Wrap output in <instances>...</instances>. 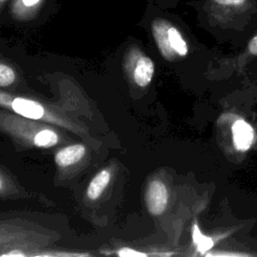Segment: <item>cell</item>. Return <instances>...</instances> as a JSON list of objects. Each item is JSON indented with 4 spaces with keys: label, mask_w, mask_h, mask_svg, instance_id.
Listing matches in <instances>:
<instances>
[{
    "label": "cell",
    "mask_w": 257,
    "mask_h": 257,
    "mask_svg": "<svg viewBox=\"0 0 257 257\" xmlns=\"http://www.w3.org/2000/svg\"><path fill=\"white\" fill-rule=\"evenodd\" d=\"M86 154V148L82 144H72L58 150L54 155V162L59 168H66L77 164Z\"/></svg>",
    "instance_id": "8"
},
{
    "label": "cell",
    "mask_w": 257,
    "mask_h": 257,
    "mask_svg": "<svg viewBox=\"0 0 257 257\" xmlns=\"http://www.w3.org/2000/svg\"><path fill=\"white\" fill-rule=\"evenodd\" d=\"M111 180V171L108 168L102 169L97 172L94 177L90 180L87 189H86V197L90 201L97 200L103 191L106 189Z\"/></svg>",
    "instance_id": "10"
},
{
    "label": "cell",
    "mask_w": 257,
    "mask_h": 257,
    "mask_svg": "<svg viewBox=\"0 0 257 257\" xmlns=\"http://www.w3.org/2000/svg\"><path fill=\"white\" fill-rule=\"evenodd\" d=\"M181 0H147L148 3L155 4L163 9H174L177 8Z\"/></svg>",
    "instance_id": "13"
},
{
    "label": "cell",
    "mask_w": 257,
    "mask_h": 257,
    "mask_svg": "<svg viewBox=\"0 0 257 257\" xmlns=\"http://www.w3.org/2000/svg\"><path fill=\"white\" fill-rule=\"evenodd\" d=\"M201 25L223 33H243L257 28V0H190Z\"/></svg>",
    "instance_id": "1"
},
{
    "label": "cell",
    "mask_w": 257,
    "mask_h": 257,
    "mask_svg": "<svg viewBox=\"0 0 257 257\" xmlns=\"http://www.w3.org/2000/svg\"><path fill=\"white\" fill-rule=\"evenodd\" d=\"M0 106L27 118L49 122L63 126L73 133H79V128L75 123L46 107L42 102L29 97L14 95L0 89Z\"/></svg>",
    "instance_id": "3"
},
{
    "label": "cell",
    "mask_w": 257,
    "mask_h": 257,
    "mask_svg": "<svg viewBox=\"0 0 257 257\" xmlns=\"http://www.w3.org/2000/svg\"><path fill=\"white\" fill-rule=\"evenodd\" d=\"M11 0H0V10H2L8 3H10Z\"/></svg>",
    "instance_id": "16"
},
{
    "label": "cell",
    "mask_w": 257,
    "mask_h": 257,
    "mask_svg": "<svg viewBox=\"0 0 257 257\" xmlns=\"http://www.w3.org/2000/svg\"><path fill=\"white\" fill-rule=\"evenodd\" d=\"M48 3V0H11L10 14L14 20L29 21L36 18Z\"/></svg>",
    "instance_id": "7"
},
{
    "label": "cell",
    "mask_w": 257,
    "mask_h": 257,
    "mask_svg": "<svg viewBox=\"0 0 257 257\" xmlns=\"http://www.w3.org/2000/svg\"><path fill=\"white\" fill-rule=\"evenodd\" d=\"M16 79V73L12 67L0 62V87H8L14 83Z\"/></svg>",
    "instance_id": "12"
},
{
    "label": "cell",
    "mask_w": 257,
    "mask_h": 257,
    "mask_svg": "<svg viewBox=\"0 0 257 257\" xmlns=\"http://www.w3.org/2000/svg\"><path fill=\"white\" fill-rule=\"evenodd\" d=\"M232 135L237 150L247 151L250 149L254 140V131L248 122L244 119H237L232 126Z\"/></svg>",
    "instance_id": "9"
},
{
    "label": "cell",
    "mask_w": 257,
    "mask_h": 257,
    "mask_svg": "<svg viewBox=\"0 0 257 257\" xmlns=\"http://www.w3.org/2000/svg\"><path fill=\"white\" fill-rule=\"evenodd\" d=\"M247 50L251 55L257 56V32L250 38L247 44Z\"/></svg>",
    "instance_id": "14"
},
{
    "label": "cell",
    "mask_w": 257,
    "mask_h": 257,
    "mask_svg": "<svg viewBox=\"0 0 257 257\" xmlns=\"http://www.w3.org/2000/svg\"><path fill=\"white\" fill-rule=\"evenodd\" d=\"M145 200L147 209L152 215H162L167 209L169 201L166 185L160 180H152L147 186Z\"/></svg>",
    "instance_id": "5"
},
{
    "label": "cell",
    "mask_w": 257,
    "mask_h": 257,
    "mask_svg": "<svg viewBox=\"0 0 257 257\" xmlns=\"http://www.w3.org/2000/svg\"><path fill=\"white\" fill-rule=\"evenodd\" d=\"M117 255L119 256H146L147 254L142 253V252H138L135 250H132L130 248H121L117 251Z\"/></svg>",
    "instance_id": "15"
},
{
    "label": "cell",
    "mask_w": 257,
    "mask_h": 257,
    "mask_svg": "<svg viewBox=\"0 0 257 257\" xmlns=\"http://www.w3.org/2000/svg\"><path fill=\"white\" fill-rule=\"evenodd\" d=\"M192 237H193V241L195 243V245L197 246V250L201 253L204 254L206 251L210 250L213 245L214 242L212 240V238L205 236L199 229L197 223H195L193 225V230H192Z\"/></svg>",
    "instance_id": "11"
},
{
    "label": "cell",
    "mask_w": 257,
    "mask_h": 257,
    "mask_svg": "<svg viewBox=\"0 0 257 257\" xmlns=\"http://www.w3.org/2000/svg\"><path fill=\"white\" fill-rule=\"evenodd\" d=\"M13 112L0 110V130L22 145L48 149L60 141L59 133L52 126Z\"/></svg>",
    "instance_id": "2"
},
{
    "label": "cell",
    "mask_w": 257,
    "mask_h": 257,
    "mask_svg": "<svg viewBox=\"0 0 257 257\" xmlns=\"http://www.w3.org/2000/svg\"><path fill=\"white\" fill-rule=\"evenodd\" d=\"M124 67L133 81L140 87H146L152 81L155 72L154 61L139 46L132 45L126 53Z\"/></svg>",
    "instance_id": "4"
},
{
    "label": "cell",
    "mask_w": 257,
    "mask_h": 257,
    "mask_svg": "<svg viewBox=\"0 0 257 257\" xmlns=\"http://www.w3.org/2000/svg\"><path fill=\"white\" fill-rule=\"evenodd\" d=\"M42 236L35 231H30L23 229L15 224H10L6 222L0 223V248L1 246L7 247L8 245H27L29 243L35 242V237Z\"/></svg>",
    "instance_id": "6"
},
{
    "label": "cell",
    "mask_w": 257,
    "mask_h": 257,
    "mask_svg": "<svg viewBox=\"0 0 257 257\" xmlns=\"http://www.w3.org/2000/svg\"><path fill=\"white\" fill-rule=\"evenodd\" d=\"M3 186H4V183H3V180L0 177V192L3 190Z\"/></svg>",
    "instance_id": "17"
}]
</instances>
